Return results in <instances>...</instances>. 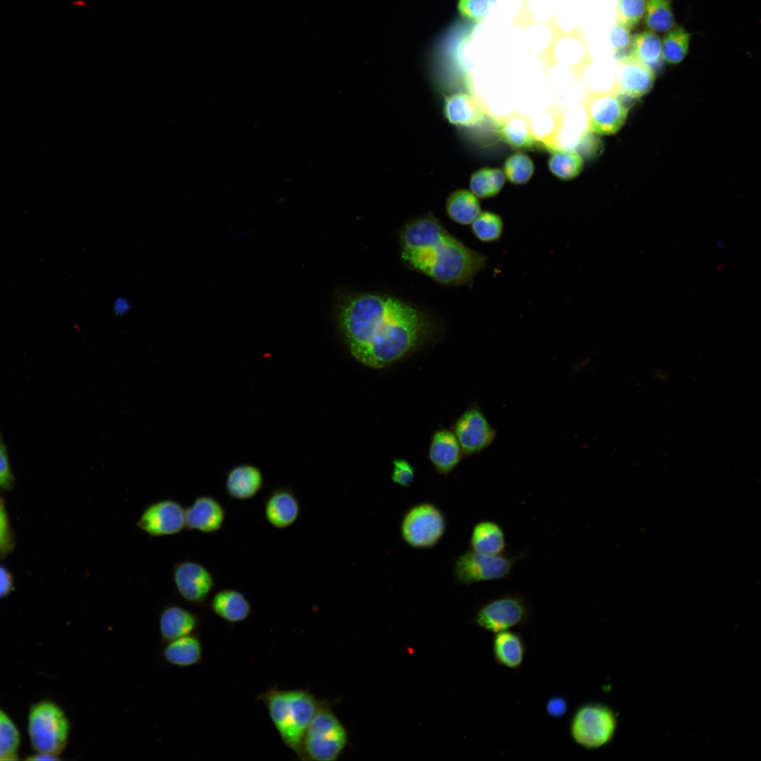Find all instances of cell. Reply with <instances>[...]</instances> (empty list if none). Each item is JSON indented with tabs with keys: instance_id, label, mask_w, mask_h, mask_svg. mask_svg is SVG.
<instances>
[{
	"instance_id": "obj_24",
	"label": "cell",
	"mask_w": 761,
	"mask_h": 761,
	"mask_svg": "<svg viewBox=\"0 0 761 761\" xmlns=\"http://www.w3.org/2000/svg\"><path fill=\"white\" fill-rule=\"evenodd\" d=\"M470 550L486 555L505 553L507 543L502 527L492 520H481L473 526Z\"/></svg>"
},
{
	"instance_id": "obj_14",
	"label": "cell",
	"mask_w": 761,
	"mask_h": 761,
	"mask_svg": "<svg viewBox=\"0 0 761 761\" xmlns=\"http://www.w3.org/2000/svg\"><path fill=\"white\" fill-rule=\"evenodd\" d=\"M614 81V92L619 95L637 99L646 94L655 82V71L631 56L621 61Z\"/></svg>"
},
{
	"instance_id": "obj_5",
	"label": "cell",
	"mask_w": 761,
	"mask_h": 761,
	"mask_svg": "<svg viewBox=\"0 0 761 761\" xmlns=\"http://www.w3.org/2000/svg\"><path fill=\"white\" fill-rule=\"evenodd\" d=\"M348 743L346 728L327 703H320L308 726L301 747L300 759L335 761Z\"/></svg>"
},
{
	"instance_id": "obj_17",
	"label": "cell",
	"mask_w": 761,
	"mask_h": 761,
	"mask_svg": "<svg viewBox=\"0 0 761 761\" xmlns=\"http://www.w3.org/2000/svg\"><path fill=\"white\" fill-rule=\"evenodd\" d=\"M428 457L435 472L448 475L459 464L463 454L450 429L440 428L431 435Z\"/></svg>"
},
{
	"instance_id": "obj_8",
	"label": "cell",
	"mask_w": 761,
	"mask_h": 761,
	"mask_svg": "<svg viewBox=\"0 0 761 761\" xmlns=\"http://www.w3.org/2000/svg\"><path fill=\"white\" fill-rule=\"evenodd\" d=\"M519 555H486L468 550L455 559L452 566L454 581L462 586L507 579Z\"/></svg>"
},
{
	"instance_id": "obj_15",
	"label": "cell",
	"mask_w": 761,
	"mask_h": 761,
	"mask_svg": "<svg viewBox=\"0 0 761 761\" xmlns=\"http://www.w3.org/2000/svg\"><path fill=\"white\" fill-rule=\"evenodd\" d=\"M225 516L224 507L217 499L198 496L185 509V527L203 533H216L223 527Z\"/></svg>"
},
{
	"instance_id": "obj_19",
	"label": "cell",
	"mask_w": 761,
	"mask_h": 761,
	"mask_svg": "<svg viewBox=\"0 0 761 761\" xmlns=\"http://www.w3.org/2000/svg\"><path fill=\"white\" fill-rule=\"evenodd\" d=\"M198 626L197 615L180 605H167L159 614V630L163 643L192 634Z\"/></svg>"
},
{
	"instance_id": "obj_35",
	"label": "cell",
	"mask_w": 761,
	"mask_h": 761,
	"mask_svg": "<svg viewBox=\"0 0 761 761\" xmlns=\"http://www.w3.org/2000/svg\"><path fill=\"white\" fill-rule=\"evenodd\" d=\"M646 0H618L617 21L626 27L633 28L644 16Z\"/></svg>"
},
{
	"instance_id": "obj_11",
	"label": "cell",
	"mask_w": 761,
	"mask_h": 761,
	"mask_svg": "<svg viewBox=\"0 0 761 761\" xmlns=\"http://www.w3.org/2000/svg\"><path fill=\"white\" fill-rule=\"evenodd\" d=\"M136 524L151 537L175 535L185 527V509L174 500H158L144 508Z\"/></svg>"
},
{
	"instance_id": "obj_18",
	"label": "cell",
	"mask_w": 761,
	"mask_h": 761,
	"mask_svg": "<svg viewBox=\"0 0 761 761\" xmlns=\"http://www.w3.org/2000/svg\"><path fill=\"white\" fill-rule=\"evenodd\" d=\"M264 475L261 470L250 464L233 467L227 473L225 490L230 497L247 500L254 497L262 489Z\"/></svg>"
},
{
	"instance_id": "obj_38",
	"label": "cell",
	"mask_w": 761,
	"mask_h": 761,
	"mask_svg": "<svg viewBox=\"0 0 761 761\" xmlns=\"http://www.w3.org/2000/svg\"><path fill=\"white\" fill-rule=\"evenodd\" d=\"M392 470L390 478L392 481L403 488L409 487L415 478L414 467L406 459L395 458L392 462Z\"/></svg>"
},
{
	"instance_id": "obj_20",
	"label": "cell",
	"mask_w": 761,
	"mask_h": 761,
	"mask_svg": "<svg viewBox=\"0 0 761 761\" xmlns=\"http://www.w3.org/2000/svg\"><path fill=\"white\" fill-rule=\"evenodd\" d=\"M492 650L497 666L516 669L524 661L526 645L519 633L509 629L494 633Z\"/></svg>"
},
{
	"instance_id": "obj_7",
	"label": "cell",
	"mask_w": 761,
	"mask_h": 761,
	"mask_svg": "<svg viewBox=\"0 0 761 761\" xmlns=\"http://www.w3.org/2000/svg\"><path fill=\"white\" fill-rule=\"evenodd\" d=\"M447 521L443 511L429 502L416 504L407 510L400 522V533L414 549L435 547L444 536Z\"/></svg>"
},
{
	"instance_id": "obj_22",
	"label": "cell",
	"mask_w": 761,
	"mask_h": 761,
	"mask_svg": "<svg viewBox=\"0 0 761 761\" xmlns=\"http://www.w3.org/2000/svg\"><path fill=\"white\" fill-rule=\"evenodd\" d=\"M213 612L230 623L245 621L252 613L250 602L243 593L234 588L217 591L210 601Z\"/></svg>"
},
{
	"instance_id": "obj_27",
	"label": "cell",
	"mask_w": 761,
	"mask_h": 761,
	"mask_svg": "<svg viewBox=\"0 0 761 761\" xmlns=\"http://www.w3.org/2000/svg\"><path fill=\"white\" fill-rule=\"evenodd\" d=\"M505 182V176L500 169L483 168L471 175L469 187L476 197L488 199L496 196Z\"/></svg>"
},
{
	"instance_id": "obj_4",
	"label": "cell",
	"mask_w": 761,
	"mask_h": 761,
	"mask_svg": "<svg viewBox=\"0 0 761 761\" xmlns=\"http://www.w3.org/2000/svg\"><path fill=\"white\" fill-rule=\"evenodd\" d=\"M70 729L68 717L56 703L44 700L30 707L27 731L37 753L59 760L58 756L68 745Z\"/></svg>"
},
{
	"instance_id": "obj_36",
	"label": "cell",
	"mask_w": 761,
	"mask_h": 761,
	"mask_svg": "<svg viewBox=\"0 0 761 761\" xmlns=\"http://www.w3.org/2000/svg\"><path fill=\"white\" fill-rule=\"evenodd\" d=\"M631 38L630 29L616 20L610 29L609 40L618 62L631 56Z\"/></svg>"
},
{
	"instance_id": "obj_42",
	"label": "cell",
	"mask_w": 761,
	"mask_h": 761,
	"mask_svg": "<svg viewBox=\"0 0 761 761\" xmlns=\"http://www.w3.org/2000/svg\"><path fill=\"white\" fill-rule=\"evenodd\" d=\"M13 588V579L9 571L0 565V598L8 595Z\"/></svg>"
},
{
	"instance_id": "obj_28",
	"label": "cell",
	"mask_w": 761,
	"mask_h": 761,
	"mask_svg": "<svg viewBox=\"0 0 761 761\" xmlns=\"http://www.w3.org/2000/svg\"><path fill=\"white\" fill-rule=\"evenodd\" d=\"M644 22L646 27L653 32H667L673 29L675 20L670 0H648Z\"/></svg>"
},
{
	"instance_id": "obj_3",
	"label": "cell",
	"mask_w": 761,
	"mask_h": 761,
	"mask_svg": "<svg viewBox=\"0 0 761 761\" xmlns=\"http://www.w3.org/2000/svg\"><path fill=\"white\" fill-rule=\"evenodd\" d=\"M261 699L283 742L299 757L305 732L321 702L304 689L272 688Z\"/></svg>"
},
{
	"instance_id": "obj_26",
	"label": "cell",
	"mask_w": 761,
	"mask_h": 761,
	"mask_svg": "<svg viewBox=\"0 0 761 761\" xmlns=\"http://www.w3.org/2000/svg\"><path fill=\"white\" fill-rule=\"evenodd\" d=\"M631 56L654 70L660 66L662 60L661 40L658 35L655 32L647 30L633 36L631 43Z\"/></svg>"
},
{
	"instance_id": "obj_23",
	"label": "cell",
	"mask_w": 761,
	"mask_h": 761,
	"mask_svg": "<svg viewBox=\"0 0 761 761\" xmlns=\"http://www.w3.org/2000/svg\"><path fill=\"white\" fill-rule=\"evenodd\" d=\"M202 655V643L194 633L166 642L161 650V656L165 662L181 668L199 664Z\"/></svg>"
},
{
	"instance_id": "obj_40",
	"label": "cell",
	"mask_w": 761,
	"mask_h": 761,
	"mask_svg": "<svg viewBox=\"0 0 761 761\" xmlns=\"http://www.w3.org/2000/svg\"><path fill=\"white\" fill-rule=\"evenodd\" d=\"M569 703L564 697L555 695L549 698L545 705V711L548 716L558 719L567 712Z\"/></svg>"
},
{
	"instance_id": "obj_37",
	"label": "cell",
	"mask_w": 761,
	"mask_h": 761,
	"mask_svg": "<svg viewBox=\"0 0 761 761\" xmlns=\"http://www.w3.org/2000/svg\"><path fill=\"white\" fill-rule=\"evenodd\" d=\"M493 0H459L460 14L469 20L479 22L489 13Z\"/></svg>"
},
{
	"instance_id": "obj_12",
	"label": "cell",
	"mask_w": 761,
	"mask_h": 761,
	"mask_svg": "<svg viewBox=\"0 0 761 761\" xmlns=\"http://www.w3.org/2000/svg\"><path fill=\"white\" fill-rule=\"evenodd\" d=\"M172 580L179 595L194 605L205 602L216 585L212 573L204 565L190 560L174 565Z\"/></svg>"
},
{
	"instance_id": "obj_6",
	"label": "cell",
	"mask_w": 761,
	"mask_h": 761,
	"mask_svg": "<svg viewBox=\"0 0 761 761\" xmlns=\"http://www.w3.org/2000/svg\"><path fill=\"white\" fill-rule=\"evenodd\" d=\"M617 726V715L610 705L589 701L579 705L572 713L569 732L578 745L586 750H597L613 741Z\"/></svg>"
},
{
	"instance_id": "obj_29",
	"label": "cell",
	"mask_w": 761,
	"mask_h": 761,
	"mask_svg": "<svg viewBox=\"0 0 761 761\" xmlns=\"http://www.w3.org/2000/svg\"><path fill=\"white\" fill-rule=\"evenodd\" d=\"M691 40V34L684 28L674 27L661 41L662 58L664 61L677 64L686 57Z\"/></svg>"
},
{
	"instance_id": "obj_33",
	"label": "cell",
	"mask_w": 761,
	"mask_h": 761,
	"mask_svg": "<svg viewBox=\"0 0 761 761\" xmlns=\"http://www.w3.org/2000/svg\"><path fill=\"white\" fill-rule=\"evenodd\" d=\"M504 174L514 184L527 182L534 172L533 162L526 154L516 153L510 156L505 162Z\"/></svg>"
},
{
	"instance_id": "obj_32",
	"label": "cell",
	"mask_w": 761,
	"mask_h": 761,
	"mask_svg": "<svg viewBox=\"0 0 761 761\" xmlns=\"http://www.w3.org/2000/svg\"><path fill=\"white\" fill-rule=\"evenodd\" d=\"M20 734L11 718L0 707V760L18 759Z\"/></svg>"
},
{
	"instance_id": "obj_10",
	"label": "cell",
	"mask_w": 761,
	"mask_h": 761,
	"mask_svg": "<svg viewBox=\"0 0 761 761\" xmlns=\"http://www.w3.org/2000/svg\"><path fill=\"white\" fill-rule=\"evenodd\" d=\"M463 456L481 452L494 441L496 433L478 406H471L453 423L452 429Z\"/></svg>"
},
{
	"instance_id": "obj_13",
	"label": "cell",
	"mask_w": 761,
	"mask_h": 761,
	"mask_svg": "<svg viewBox=\"0 0 761 761\" xmlns=\"http://www.w3.org/2000/svg\"><path fill=\"white\" fill-rule=\"evenodd\" d=\"M628 107L615 92L595 96L588 106V126L594 133L613 135L624 125Z\"/></svg>"
},
{
	"instance_id": "obj_41",
	"label": "cell",
	"mask_w": 761,
	"mask_h": 761,
	"mask_svg": "<svg viewBox=\"0 0 761 761\" xmlns=\"http://www.w3.org/2000/svg\"><path fill=\"white\" fill-rule=\"evenodd\" d=\"M11 543L8 519L3 502L0 500V552L8 548Z\"/></svg>"
},
{
	"instance_id": "obj_9",
	"label": "cell",
	"mask_w": 761,
	"mask_h": 761,
	"mask_svg": "<svg viewBox=\"0 0 761 761\" xmlns=\"http://www.w3.org/2000/svg\"><path fill=\"white\" fill-rule=\"evenodd\" d=\"M531 610L526 600L518 594L508 593L483 604L474 621L478 627L493 633L526 626Z\"/></svg>"
},
{
	"instance_id": "obj_21",
	"label": "cell",
	"mask_w": 761,
	"mask_h": 761,
	"mask_svg": "<svg viewBox=\"0 0 761 761\" xmlns=\"http://www.w3.org/2000/svg\"><path fill=\"white\" fill-rule=\"evenodd\" d=\"M444 115L448 122L461 127L479 125L484 119V111L471 95L458 92L445 99Z\"/></svg>"
},
{
	"instance_id": "obj_31",
	"label": "cell",
	"mask_w": 761,
	"mask_h": 761,
	"mask_svg": "<svg viewBox=\"0 0 761 761\" xmlns=\"http://www.w3.org/2000/svg\"><path fill=\"white\" fill-rule=\"evenodd\" d=\"M471 230L479 241L484 243L495 242L502 235L504 221L497 213L490 211H481L471 223Z\"/></svg>"
},
{
	"instance_id": "obj_25",
	"label": "cell",
	"mask_w": 761,
	"mask_h": 761,
	"mask_svg": "<svg viewBox=\"0 0 761 761\" xmlns=\"http://www.w3.org/2000/svg\"><path fill=\"white\" fill-rule=\"evenodd\" d=\"M446 213L455 223L469 225L481 213V204L471 192L458 190L452 192L446 201Z\"/></svg>"
},
{
	"instance_id": "obj_16",
	"label": "cell",
	"mask_w": 761,
	"mask_h": 761,
	"mask_svg": "<svg viewBox=\"0 0 761 761\" xmlns=\"http://www.w3.org/2000/svg\"><path fill=\"white\" fill-rule=\"evenodd\" d=\"M301 513V505L295 493L289 488L273 489L264 503V517L277 529H285L294 524Z\"/></svg>"
},
{
	"instance_id": "obj_34",
	"label": "cell",
	"mask_w": 761,
	"mask_h": 761,
	"mask_svg": "<svg viewBox=\"0 0 761 761\" xmlns=\"http://www.w3.org/2000/svg\"><path fill=\"white\" fill-rule=\"evenodd\" d=\"M501 135L509 145L516 148L530 147L534 142L527 124L519 118L506 121L501 128Z\"/></svg>"
},
{
	"instance_id": "obj_2",
	"label": "cell",
	"mask_w": 761,
	"mask_h": 761,
	"mask_svg": "<svg viewBox=\"0 0 761 761\" xmlns=\"http://www.w3.org/2000/svg\"><path fill=\"white\" fill-rule=\"evenodd\" d=\"M398 238L405 265L443 285L471 288L487 266L484 254L451 234L431 213L407 221Z\"/></svg>"
},
{
	"instance_id": "obj_39",
	"label": "cell",
	"mask_w": 761,
	"mask_h": 761,
	"mask_svg": "<svg viewBox=\"0 0 761 761\" xmlns=\"http://www.w3.org/2000/svg\"><path fill=\"white\" fill-rule=\"evenodd\" d=\"M13 483V476L11 471L6 447L0 438V489H8Z\"/></svg>"
},
{
	"instance_id": "obj_1",
	"label": "cell",
	"mask_w": 761,
	"mask_h": 761,
	"mask_svg": "<svg viewBox=\"0 0 761 761\" xmlns=\"http://www.w3.org/2000/svg\"><path fill=\"white\" fill-rule=\"evenodd\" d=\"M335 311L352 356L374 369L414 353L439 332L438 322L426 311L386 294L340 292Z\"/></svg>"
},
{
	"instance_id": "obj_30",
	"label": "cell",
	"mask_w": 761,
	"mask_h": 761,
	"mask_svg": "<svg viewBox=\"0 0 761 761\" xmlns=\"http://www.w3.org/2000/svg\"><path fill=\"white\" fill-rule=\"evenodd\" d=\"M548 167L556 177L569 180L576 178L583 168V160L576 151L567 149L555 152L548 160Z\"/></svg>"
}]
</instances>
